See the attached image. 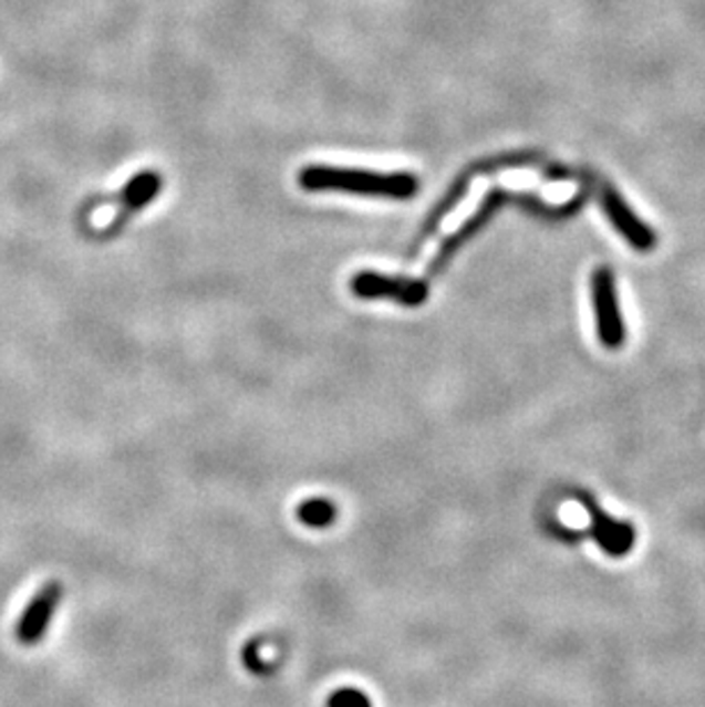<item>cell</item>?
<instances>
[{
    "mask_svg": "<svg viewBox=\"0 0 705 707\" xmlns=\"http://www.w3.org/2000/svg\"><path fill=\"white\" fill-rule=\"evenodd\" d=\"M305 190H344L357 195H374L390 199H408L417 193L419 184L413 175H379L366 170H346V167L310 165L298 177Z\"/></svg>",
    "mask_w": 705,
    "mask_h": 707,
    "instance_id": "cell-1",
    "label": "cell"
},
{
    "mask_svg": "<svg viewBox=\"0 0 705 707\" xmlns=\"http://www.w3.org/2000/svg\"><path fill=\"white\" fill-rule=\"evenodd\" d=\"M591 298L595 310L598 340L604 349L619 351L625 344V323L619 310V295L612 268L600 266L591 275Z\"/></svg>",
    "mask_w": 705,
    "mask_h": 707,
    "instance_id": "cell-2",
    "label": "cell"
},
{
    "mask_svg": "<svg viewBox=\"0 0 705 707\" xmlns=\"http://www.w3.org/2000/svg\"><path fill=\"white\" fill-rule=\"evenodd\" d=\"M351 291L364 300L390 298L403 308H419L428 300V282L426 280L387 278V275L372 273V271L357 273L351 280Z\"/></svg>",
    "mask_w": 705,
    "mask_h": 707,
    "instance_id": "cell-3",
    "label": "cell"
},
{
    "mask_svg": "<svg viewBox=\"0 0 705 707\" xmlns=\"http://www.w3.org/2000/svg\"><path fill=\"white\" fill-rule=\"evenodd\" d=\"M62 595L64 586L58 580H51L32 595L14 627V636L21 646H38L40 642H44L51 621L62 602Z\"/></svg>",
    "mask_w": 705,
    "mask_h": 707,
    "instance_id": "cell-4",
    "label": "cell"
},
{
    "mask_svg": "<svg viewBox=\"0 0 705 707\" xmlns=\"http://www.w3.org/2000/svg\"><path fill=\"white\" fill-rule=\"evenodd\" d=\"M511 197H514V193L493 188V190L484 197L481 207L475 211V216L469 218V220H465L463 227H458V229L449 236V239L440 246L438 254L433 257V261H431V266H428V278L440 275V273L445 271V268H447V263L452 261V257L458 252V248L465 246L469 239H473L475 233H479V229L488 225V220L495 216V211L501 209L504 205H507V201H509Z\"/></svg>",
    "mask_w": 705,
    "mask_h": 707,
    "instance_id": "cell-5",
    "label": "cell"
},
{
    "mask_svg": "<svg viewBox=\"0 0 705 707\" xmlns=\"http://www.w3.org/2000/svg\"><path fill=\"white\" fill-rule=\"evenodd\" d=\"M580 501L584 503V509H587V513L591 518L589 533L595 541V545L604 554H610V557L630 554L632 548H634V538H636L634 527L630 522H621V520L604 513L598 507V501L593 497H589V495H580Z\"/></svg>",
    "mask_w": 705,
    "mask_h": 707,
    "instance_id": "cell-6",
    "label": "cell"
},
{
    "mask_svg": "<svg viewBox=\"0 0 705 707\" xmlns=\"http://www.w3.org/2000/svg\"><path fill=\"white\" fill-rule=\"evenodd\" d=\"M600 201H602L604 214H608L612 225L621 231V236L632 248H636L640 252H649L655 248L657 243L655 231L634 216V211L625 205L623 197L612 186H602Z\"/></svg>",
    "mask_w": 705,
    "mask_h": 707,
    "instance_id": "cell-7",
    "label": "cell"
},
{
    "mask_svg": "<svg viewBox=\"0 0 705 707\" xmlns=\"http://www.w3.org/2000/svg\"><path fill=\"white\" fill-rule=\"evenodd\" d=\"M160 188V177L156 173H143L138 175L136 179H133L124 193H122V205H124V211L120 214V218L111 225L108 231L117 229L122 225V220H126L131 214H136L138 209H143L147 201L154 199V195L158 193Z\"/></svg>",
    "mask_w": 705,
    "mask_h": 707,
    "instance_id": "cell-8",
    "label": "cell"
},
{
    "mask_svg": "<svg viewBox=\"0 0 705 707\" xmlns=\"http://www.w3.org/2000/svg\"><path fill=\"white\" fill-rule=\"evenodd\" d=\"M298 520L310 529H325L338 520V507L323 497H314L302 501L298 507Z\"/></svg>",
    "mask_w": 705,
    "mask_h": 707,
    "instance_id": "cell-9",
    "label": "cell"
},
{
    "mask_svg": "<svg viewBox=\"0 0 705 707\" xmlns=\"http://www.w3.org/2000/svg\"><path fill=\"white\" fill-rule=\"evenodd\" d=\"M328 707H374V705H372V698H369L362 689L342 687L330 694Z\"/></svg>",
    "mask_w": 705,
    "mask_h": 707,
    "instance_id": "cell-10",
    "label": "cell"
}]
</instances>
